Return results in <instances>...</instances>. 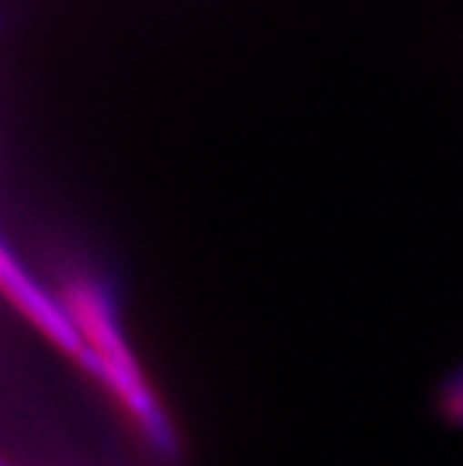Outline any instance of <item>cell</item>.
<instances>
[{"instance_id": "obj_1", "label": "cell", "mask_w": 463, "mask_h": 466, "mask_svg": "<svg viewBox=\"0 0 463 466\" xmlns=\"http://www.w3.org/2000/svg\"><path fill=\"white\" fill-rule=\"evenodd\" d=\"M59 299L86 346V372L100 379L142 429L156 431L161 421L149 398L147 381L121 331L112 287L95 275L74 270L62 282Z\"/></svg>"}, {"instance_id": "obj_2", "label": "cell", "mask_w": 463, "mask_h": 466, "mask_svg": "<svg viewBox=\"0 0 463 466\" xmlns=\"http://www.w3.org/2000/svg\"><path fill=\"white\" fill-rule=\"evenodd\" d=\"M3 289L19 313L29 319L47 341L57 346L81 370H86V346L62 299L47 294L41 284H35L22 263L12 258L10 248L3 251Z\"/></svg>"}]
</instances>
